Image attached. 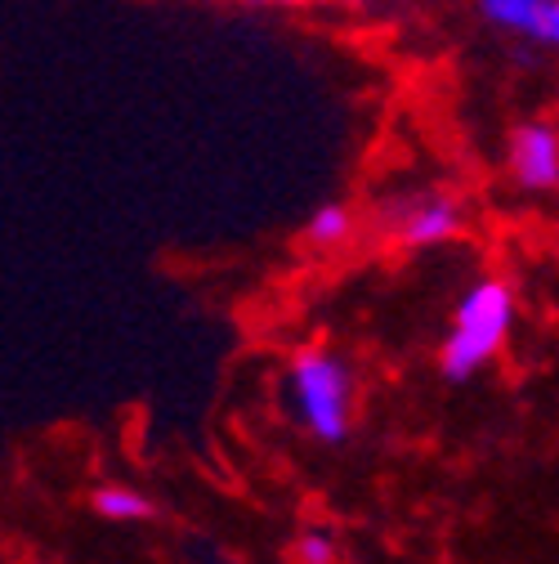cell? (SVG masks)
<instances>
[{"mask_svg":"<svg viewBox=\"0 0 559 564\" xmlns=\"http://www.w3.org/2000/svg\"><path fill=\"white\" fill-rule=\"evenodd\" d=\"M95 511L103 520L134 524V520H149L153 516V502L144 498V492H134V488H99L95 492Z\"/></svg>","mask_w":559,"mask_h":564,"instance_id":"8992f818","label":"cell"},{"mask_svg":"<svg viewBox=\"0 0 559 564\" xmlns=\"http://www.w3.org/2000/svg\"><path fill=\"white\" fill-rule=\"evenodd\" d=\"M287 403L314 440L340 444L354 421V372L331 349H300L287 372Z\"/></svg>","mask_w":559,"mask_h":564,"instance_id":"7a4b0ae2","label":"cell"},{"mask_svg":"<svg viewBox=\"0 0 559 564\" xmlns=\"http://www.w3.org/2000/svg\"><path fill=\"white\" fill-rule=\"evenodd\" d=\"M511 323H515V292L506 288L502 278H483L461 296L457 305V318H452V332L443 340V377L452 381H465L474 377L479 368H487L502 345L511 336Z\"/></svg>","mask_w":559,"mask_h":564,"instance_id":"6da1fadb","label":"cell"},{"mask_svg":"<svg viewBox=\"0 0 559 564\" xmlns=\"http://www.w3.org/2000/svg\"><path fill=\"white\" fill-rule=\"evenodd\" d=\"M349 234H354V216H349V206H340V202H327L309 220V242H318V247H340Z\"/></svg>","mask_w":559,"mask_h":564,"instance_id":"52a82bcc","label":"cell"},{"mask_svg":"<svg viewBox=\"0 0 559 564\" xmlns=\"http://www.w3.org/2000/svg\"><path fill=\"white\" fill-rule=\"evenodd\" d=\"M296 564H336V538L327 529H305L296 538Z\"/></svg>","mask_w":559,"mask_h":564,"instance_id":"ba28073f","label":"cell"},{"mask_svg":"<svg viewBox=\"0 0 559 564\" xmlns=\"http://www.w3.org/2000/svg\"><path fill=\"white\" fill-rule=\"evenodd\" d=\"M474 6L493 28L519 32L533 45L559 41V0H474Z\"/></svg>","mask_w":559,"mask_h":564,"instance_id":"5b68a950","label":"cell"},{"mask_svg":"<svg viewBox=\"0 0 559 564\" xmlns=\"http://www.w3.org/2000/svg\"><path fill=\"white\" fill-rule=\"evenodd\" d=\"M511 171L528 193H550L559 184V134L550 121H528L511 134Z\"/></svg>","mask_w":559,"mask_h":564,"instance_id":"277c9868","label":"cell"},{"mask_svg":"<svg viewBox=\"0 0 559 564\" xmlns=\"http://www.w3.org/2000/svg\"><path fill=\"white\" fill-rule=\"evenodd\" d=\"M385 229L403 247H435L461 229V210L443 193H416V197H398L385 210Z\"/></svg>","mask_w":559,"mask_h":564,"instance_id":"3957f363","label":"cell"}]
</instances>
